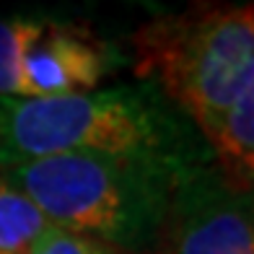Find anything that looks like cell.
<instances>
[{
	"mask_svg": "<svg viewBox=\"0 0 254 254\" xmlns=\"http://www.w3.org/2000/svg\"><path fill=\"white\" fill-rule=\"evenodd\" d=\"M44 228L34 202L0 177V254H26Z\"/></svg>",
	"mask_w": 254,
	"mask_h": 254,
	"instance_id": "obj_7",
	"label": "cell"
},
{
	"mask_svg": "<svg viewBox=\"0 0 254 254\" xmlns=\"http://www.w3.org/2000/svg\"><path fill=\"white\" fill-rule=\"evenodd\" d=\"M26 254H127V252L47 223V228L37 236V241L29 247Z\"/></svg>",
	"mask_w": 254,
	"mask_h": 254,
	"instance_id": "obj_8",
	"label": "cell"
},
{
	"mask_svg": "<svg viewBox=\"0 0 254 254\" xmlns=\"http://www.w3.org/2000/svg\"><path fill=\"white\" fill-rule=\"evenodd\" d=\"M156 254H254V184L210 164L177 184Z\"/></svg>",
	"mask_w": 254,
	"mask_h": 254,
	"instance_id": "obj_5",
	"label": "cell"
},
{
	"mask_svg": "<svg viewBox=\"0 0 254 254\" xmlns=\"http://www.w3.org/2000/svg\"><path fill=\"white\" fill-rule=\"evenodd\" d=\"M207 145L215 164L231 179L254 184V80L231 107Z\"/></svg>",
	"mask_w": 254,
	"mask_h": 254,
	"instance_id": "obj_6",
	"label": "cell"
},
{
	"mask_svg": "<svg viewBox=\"0 0 254 254\" xmlns=\"http://www.w3.org/2000/svg\"><path fill=\"white\" fill-rule=\"evenodd\" d=\"M67 153H153L184 164L215 161L197 127L148 80L67 96H0V169Z\"/></svg>",
	"mask_w": 254,
	"mask_h": 254,
	"instance_id": "obj_1",
	"label": "cell"
},
{
	"mask_svg": "<svg viewBox=\"0 0 254 254\" xmlns=\"http://www.w3.org/2000/svg\"><path fill=\"white\" fill-rule=\"evenodd\" d=\"M192 166L153 153H67L0 169L50 226L127 254H156L177 184Z\"/></svg>",
	"mask_w": 254,
	"mask_h": 254,
	"instance_id": "obj_2",
	"label": "cell"
},
{
	"mask_svg": "<svg viewBox=\"0 0 254 254\" xmlns=\"http://www.w3.org/2000/svg\"><path fill=\"white\" fill-rule=\"evenodd\" d=\"M132 47L137 80L158 86L207 143L254 80V3L158 16Z\"/></svg>",
	"mask_w": 254,
	"mask_h": 254,
	"instance_id": "obj_3",
	"label": "cell"
},
{
	"mask_svg": "<svg viewBox=\"0 0 254 254\" xmlns=\"http://www.w3.org/2000/svg\"><path fill=\"white\" fill-rule=\"evenodd\" d=\"M117 67L101 37L42 16H0V96L44 99L94 91Z\"/></svg>",
	"mask_w": 254,
	"mask_h": 254,
	"instance_id": "obj_4",
	"label": "cell"
}]
</instances>
